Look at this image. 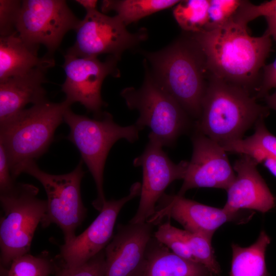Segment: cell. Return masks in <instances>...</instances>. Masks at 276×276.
Masks as SVG:
<instances>
[{"label": "cell", "mask_w": 276, "mask_h": 276, "mask_svg": "<svg viewBox=\"0 0 276 276\" xmlns=\"http://www.w3.org/2000/svg\"><path fill=\"white\" fill-rule=\"evenodd\" d=\"M272 88L276 89V59L263 67L262 80L256 90V99L264 98Z\"/></svg>", "instance_id": "1f68e13d"}, {"label": "cell", "mask_w": 276, "mask_h": 276, "mask_svg": "<svg viewBox=\"0 0 276 276\" xmlns=\"http://www.w3.org/2000/svg\"><path fill=\"white\" fill-rule=\"evenodd\" d=\"M270 238L262 230L255 243L247 247L233 243L229 276H270L266 263V251Z\"/></svg>", "instance_id": "44dd1931"}, {"label": "cell", "mask_w": 276, "mask_h": 276, "mask_svg": "<svg viewBox=\"0 0 276 276\" xmlns=\"http://www.w3.org/2000/svg\"><path fill=\"white\" fill-rule=\"evenodd\" d=\"M21 1L0 0V35L7 36L16 32Z\"/></svg>", "instance_id": "4dcf8cb0"}, {"label": "cell", "mask_w": 276, "mask_h": 276, "mask_svg": "<svg viewBox=\"0 0 276 276\" xmlns=\"http://www.w3.org/2000/svg\"><path fill=\"white\" fill-rule=\"evenodd\" d=\"M143 152L133 160L135 167L143 171L140 200L137 210L129 223L147 222L155 214L156 204L166 188L174 181L184 178L188 161L175 164L163 149V145L149 134Z\"/></svg>", "instance_id": "8fae6325"}, {"label": "cell", "mask_w": 276, "mask_h": 276, "mask_svg": "<svg viewBox=\"0 0 276 276\" xmlns=\"http://www.w3.org/2000/svg\"><path fill=\"white\" fill-rule=\"evenodd\" d=\"M158 202L155 214L147 222L154 224L168 217L187 231L203 234L212 238L219 227L237 216L223 208L206 205L177 194L164 193Z\"/></svg>", "instance_id": "2e32d148"}, {"label": "cell", "mask_w": 276, "mask_h": 276, "mask_svg": "<svg viewBox=\"0 0 276 276\" xmlns=\"http://www.w3.org/2000/svg\"><path fill=\"white\" fill-rule=\"evenodd\" d=\"M141 183L132 184L129 193L119 199L106 200L100 213L90 225L72 241L60 247L63 265L73 268L80 266L103 250L113 237L118 216L129 201L140 195Z\"/></svg>", "instance_id": "5bb4252c"}, {"label": "cell", "mask_w": 276, "mask_h": 276, "mask_svg": "<svg viewBox=\"0 0 276 276\" xmlns=\"http://www.w3.org/2000/svg\"><path fill=\"white\" fill-rule=\"evenodd\" d=\"M276 14V0L254 5L249 1H242L241 4L232 19L246 26L251 20L260 16L267 17Z\"/></svg>", "instance_id": "f1b7e54d"}, {"label": "cell", "mask_w": 276, "mask_h": 276, "mask_svg": "<svg viewBox=\"0 0 276 276\" xmlns=\"http://www.w3.org/2000/svg\"><path fill=\"white\" fill-rule=\"evenodd\" d=\"M209 6V0L180 1L174 7L173 15L184 31L198 33L206 28Z\"/></svg>", "instance_id": "cb8c5ba5"}, {"label": "cell", "mask_w": 276, "mask_h": 276, "mask_svg": "<svg viewBox=\"0 0 276 276\" xmlns=\"http://www.w3.org/2000/svg\"><path fill=\"white\" fill-rule=\"evenodd\" d=\"M188 248L196 262L206 268L213 276H220L221 269L212 245V238L203 234L182 229Z\"/></svg>", "instance_id": "d4e9b609"}, {"label": "cell", "mask_w": 276, "mask_h": 276, "mask_svg": "<svg viewBox=\"0 0 276 276\" xmlns=\"http://www.w3.org/2000/svg\"><path fill=\"white\" fill-rule=\"evenodd\" d=\"M256 99L244 88L209 74L195 130L221 146L242 139L250 128L269 114V108Z\"/></svg>", "instance_id": "3957f363"}, {"label": "cell", "mask_w": 276, "mask_h": 276, "mask_svg": "<svg viewBox=\"0 0 276 276\" xmlns=\"http://www.w3.org/2000/svg\"><path fill=\"white\" fill-rule=\"evenodd\" d=\"M153 236L175 254L197 263L190 251L182 229L173 226L169 221L159 225Z\"/></svg>", "instance_id": "4316f807"}, {"label": "cell", "mask_w": 276, "mask_h": 276, "mask_svg": "<svg viewBox=\"0 0 276 276\" xmlns=\"http://www.w3.org/2000/svg\"><path fill=\"white\" fill-rule=\"evenodd\" d=\"M63 122L70 128L67 139L78 149L81 160L94 178L97 197L92 204L100 211L107 200L103 190V172L108 153L120 139H125L130 143L137 141L140 130L135 124L120 126L108 112H102L90 119L75 113L70 107L64 113Z\"/></svg>", "instance_id": "5b68a950"}, {"label": "cell", "mask_w": 276, "mask_h": 276, "mask_svg": "<svg viewBox=\"0 0 276 276\" xmlns=\"http://www.w3.org/2000/svg\"><path fill=\"white\" fill-rule=\"evenodd\" d=\"M16 183L11 174L4 148L0 144V193H3L11 191Z\"/></svg>", "instance_id": "d6a6232c"}, {"label": "cell", "mask_w": 276, "mask_h": 276, "mask_svg": "<svg viewBox=\"0 0 276 276\" xmlns=\"http://www.w3.org/2000/svg\"><path fill=\"white\" fill-rule=\"evenodd\" d=\"M263 163L273 175L276 177V158H267Z\"/></svg>", "instance_id": "8d00e7d4"}, {"label": "cell", "mask_w": 276, "mask_h": 276, "mask_svg": "<svg viewBox=\"0 0 276 276\" xmlns=\"http://www.w3.org/2000/svg\"><path fill=\"white\" fill-rule=\"evenodd\" d=\"M192 157L177 194L183 196L187 191L197 188L227 190L236 173L226 152L218 143L196 130L192 135Z\"/></svg>", "instance_id": "4fadbf2b"}, {"label": "cell", "mask_w": 276, "mask_h": 276, "mask_svg": "<svg viewBox=\"0 0 276 276\" xmlns=\"http://www.w3.org/2000/svg\"><path fill=\"white\" fill-rule=\"evenodd\" d=\"M105 258L104 249L77 267L69 268L63 265L56 270L55 276H104Z\"/></svg>", "instance_id": "f546056e"}, {"label": "cell", "mask_w": 276, "mask_h": 276, "mask_svg": "<svg viewBox=\"0 0 276 276\" xmlns=\"http://www.w3.org/2000/svg\"><path fill=\"white\" fill-rule=\"evenodd\" d=\"M178 0H104L101 2L102 12L114 11L127 26L155 12L177 4Z\"/></svg>", "instance_id": "603a6c76"}, {"label": "cell", "mask_w": 276, "mask_h": 276, "mask_svg": "<svg viewBox=\"0 0 276 276\" xmlns=\"http://www.w3.org/2000/svg\"><path fill=\"white\" fill-rule=\"evenodd\" d=\"M39 47L23 40L17 32L0 37V81L27 73L39 67L48 68L55 65L53 57H39Z\"/></svg>", "instance_id": "d6986e66"}, {"label": "cell", "mask_w": 276, "mask_h": 276, "mask_svg": "<svg viewBox=\"0 0 276 276\" xmlns=\"http://www.w3.org/2000/svg\"><path fill=\"white\" fill-rule=\"evenodd\" d=\"M81 20L63 0H24L16 24L19 36L28 44L43 45L53 57L66 33Z\"/></svg>", "instance_id": "9c48e42d"}, {"label": "cell", "mask_w": 276, "mask_h": 276, "mask_svg": "<svg viewBox=\"0 0 276 276\" xmlns=\"http://www.w3.org/2000/svg\"><path fill=\"white\" fill-rule=\"evenodd\" d=\"M267 107L269 109H272L276 111V89L271 94L266 95L264 98Z\"/></svg>", "instance_id": "d590c367"}, {"label": "cell", "mask_w": 276, "mask_h": 276, "mask_svg": "<svg viewBox=\"0 0 276 276\" xmlns=\"http://www.w3.org/2000/svg\"><path fill=\"white\" fill-rule=\"evenodd\" d=\"M141 276L213 275L204 266L175 254L152 237Z\"/></svg>", "instance_id": "ffe728a7"}, {"label": "cell", "mask_w": 276, "mask_h": 276, "mask_svg": "<svg viewBox=\"0 0 276 276\" xmlns=\"http://www.w3.org/2000/svg\"><path fill=\"white\" fill-rule=\"evenodd\" d=\"M38 191L32 185L16 183L11 191L1 193V267L7 268L15 259L29 254L47 209L46 200L37 197Z\"/></svg>", "instance_id": "8992f818"}, {"label": "cell", "mask_w": 276, "mask_h": 276, "mask_svg": "<svg viewBox=\"0 0 276 276\" xmlns=\"http://www.w3.org/2000/svg\"><path fill=\"white\" fill-rule=\"evenodd\" d=\"M76 40L66 54L78 57H98L108 54L118 60L126 50L146 39V29L132 33L116 15L107 16L97 9L88 11L75 30Z\"/></svg>", "instance_id": "30bf717a"}, {"label": "cell", "mask_w": 276, "mask_h": 276, "mask_svg": "<svg viewBox=\"0 0 276 276\" xmlns=\"http://www.w3.org/2000/svg\"><path fill=\"white\" fill-rule=\"evenodd\" d=\"M144 65L145 76L142 86L137 89L125 88L121 95L128 108L139 111L140 116L135 124L139 129L149 127L151 130L149 135L163 147H171L180 135L191 128L192 118L156 83L146 61Z\"/></svg>", "instance_id": "52a82bcc"}, {"label": "cell", "mask_w": 276, "mask_h": 276, "mask_svg": "<svg viewBox=\"0 0 276 276\" xmlns=\"http://www.w3.org/2000/svg\"><path fill=\"white\" fill-rule=\"evenodd\" d=\"M71 104L48 100L25 108L0 125V144L4 148L11 172L15 179L24 173L25 166L47 152L55 131L63 122V116Z\"/></svg>", "instance_id": "277c9868"}, {"label": "cell", "mask_w": 276, "mask_h": 276, "mask_svg": "<svg viewBox=\"0 0 276 276\" xmlns=\"http://www.w3.org/2000/svg\"><path fill=\"white\" fill-rule=\"evenodd\" d=\"M188 33L202 52L209 74L251 94L256 91L259 71L271 51L269 35L251 36L246 26L232 18L217 28Z\"/></svg>", "instance_id": "6da1fadb"}, {"label": "cell", "mask_w": 276, "mask_h": 276, "mask_svg": "<svg viewBox=\"0 0 276 276\" xmlns=\"http://www.w3.org/2000/svg\"><path fill=\"white\" fill-rule=\"evenodd\" d=\"M241 3L240 0H209L208 22L205 30L217 28L230 20Z\"/></svg>", "instance_id": "83f0119b"}, {"label": "cell", "mask_w": 276, "mask_h": 276, "mask_svg": "<svg viewBox=\"0 0 276 276\" xmlns=\"http://www.w3.org/2000/svg\"><path fill=\"white\" fill-rule=\"evenodd\" d=\"M1 276H9V275H7L5 273L1 272Z\"/></svg>", "instance_id": "74e56055"}, {"label": "cell", "mask_w": 276, "mask_h": 276, "mask_svg": "<svg viewBox=\"0 0 276 276\" xmlns=\"http://www.w3.org/2000/svg\"><path fill=\"white\" fill-rule=\"evenodd\" d=\"M258 164L245 155L235 161L233 167L236 176L226 190L223 208L226 212L237 214L240 210L250 209L265 213L275 207L276 198L259 172Z\"/></svg>", "instance_id": "e0dca14e"}, {"label": "cell", "mask_w": 276, "mask_h": 276, "mask_svg": "<svg viewBox=\"0 0 276 276\" xmlns=\"http://www.w3.org/2000/svg\"><path fill=\"white\" fill-rule=\"evenodd\" d=\"M255 126V132L251 135L222 147L226 152L247 155L258 164L269 158H276V136L266 128L264 119H260Z\"/></svg>", "instance_id": "7402d4cb"}, {"label": "cell", "mask_w": 276, "mask_h": 276, "mask_svg": "<svg viewBox=\"0 0 276 276\" xmlns=\"http://www.w3.org/2000/svg\"><path fill=\"white\" fill-rule=\"evenodd\" d=\"M153 225L145 222L118 226L104 249V276H141Z\"/></svg>", "instance_id": "9a60e30c"}, {"label": "cell", "mask_w": 276, "mask_h": 276, "mask_svg": "<svg viewBox=\"0 0 276 276\" xmlns=\"http://www.w3.org/2000/svg\"><path fill=\"white\" fill-rule=\"evenodd\" d=\"M81 160L70 173L55 175L41 170L35 161L27 164L24 170L38 180L47 194V209L41 224L47 227L55 224L61 229L64 244H68L76 237V231L82 224L87 213L82 202L81 182L85 172Z\"/></svg>", "instance_id": "ba28073f"}, {"label": "cell", "mask_w": 276, "mask_h": 276, "mask_svg": "<svg viewBox=\"0 0 276 276\" xmlns=\"http://www.w3.org/2000/svg\"><path fill=\"white\" fill-rule=\"evenodd\" d=\"M267 28L265 32L270 36L276 42V14L265 17Z\"/></svg>", "instance_id": "836d02e7"}, {"label": "cell", "mask_w": 276, "mask_h": 276, "mask_svg": "<svg viewBox=\"0 0 276 276\" xmlns=\"http://www.w3.org/2000/svg\"><path fill=\"white\" fill-rule=\"evenodd\" d=\"M54 270L52 261L47 256H33L29 254L15 259L1 272L9 276H49Z\"/></svg>", "instance_id": "484cf974"}, {"label": "cell", "mask_w": 276, "mask_h": 276, "mask_svg": "<svg viewBox=\"0 0 276 276\" xmlns=\"http://www.w3.org/2000/svg\"><path fill=\"white\" fill-rule=\"evenodd\" d=\"M63 68L65 80L61 86L66 100L71 105L79 102L95 116L101 114L105 103L101 97V87L109 75L120 76L118 59L109 56L105 61L98 57H78L65 54Z\"/></svg>", "instance_id": "7c38bea8"}, {"label": "cell", "mask_w": 276, "mask_h": 276, "mask_svg": "<svg viewBox=\"0 0 276 276\" xmlns=\"http://www.w3.org/2000/svg\"><path fill=\"white\" fill-rule=\"evenodd\" d=\"M75 2L82 6L86 11L97 9L98 1L96 0H76Z\"/></svg>", "instance_id": "e575fe53"}, {"label": "cell", "mask_w": 276, "mask_h": 276, "mask_svg": "<svg viewBox=\"0 0 276 276\" xmlns=\"http://www.w3.org/2000/svg\"><path fill=\"white\" fill-rule=\"evenodd\" d=\"M48 70L39 67L0 81V125L15 117L27 104L47 100L43 84L47 82Z\"/></svg>", "instance_id": "ac0fdd59"}, {"label": "cell", "mask_w": 276, "mask_h": 276, "mask_svg": "<svg viewBox=\"0 0 276 276\" xmlns=\"http://www.w3.org/2000/svg\"><path fill=\"white\" fill-rule=\"evenodd\" d=\"M180 37L166 48L145 52L150 73L156 82L191 118L201 113L209 73L204 55L191 35Z\"/></svg>", "instance_id": "7a4b0ae2"}]
</instances>
